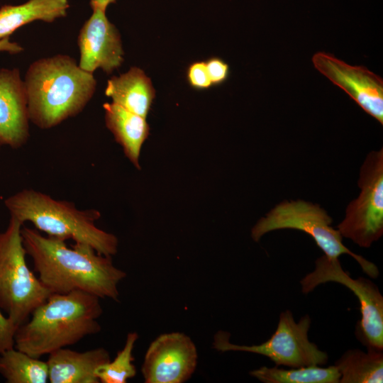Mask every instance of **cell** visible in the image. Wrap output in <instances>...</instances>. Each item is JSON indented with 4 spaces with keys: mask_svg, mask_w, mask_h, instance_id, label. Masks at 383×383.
<instances>
[{
    "mask_svg": "<svg viewBox=\"0 0 383 383\" xmlns=\"http://www.w3.org/2000/svg\"><path fill=\"white\" fill-rule=\"evenodd\" d=\"M23 245L33 260L38 279L52 294L79 290L101 298L118 301V285L124 271L111 257L99 254L92 247L77 243L68 248L65 240L43 236L37 230L21 227Z\"/></svg>",
    "mask_w": 383,
    "mask_h": 383,
    "instance_id": "obj_1",
    "label": "cell"
},
{
    "mask_svg": "<svg viewBox=\"0 0 383 383\" xmlns=\"http://www.w3.org/2000/svg\"><path fill=\"white\" fill-rule=\"evenodd\" d=\"M102 313L100 298L94 294L79 290L52 294L18 328L13 347L40 358L100 332Z\"/></svg>",
    "mask_w": 383,
    "mask_h": 383,
    "instance_id": "obj_2",
    "label": "cell"
},
{
    "mask_svg": "<svg viewBox=\"0 0 383 383\" xmlns=\"http://www.w3.org/2000/svg\"><path fill=\"white\" fill-rule=\"evenodd\" d=\"M29 119L42 129L78 114L95 91L96 81L75 60L56 55L33 62L25 76Z\"/></svg>",
    "mask_w": 383,
    "mask_h": 383,
    "instance_id": "obj_3",
    "label": "cell"
},
{
    "mask_svg": "<svg viewBox=\"0 0 383 383\" xmlns=\"http://www.w3.org/2000/svg\"><path fill=\"white\" fill-rule=\"evenodd\" d=\"M11 217L23 224L32 223L36 229L48 236L90 245L99 254L113 256L118 250V238L95 225L99 211L79 210L72 202L58 201L49 195L23 189L4 201Z\"/></svg>",
    "mask_w": 383,
    "mask_h": 383,
    "instance_id": "obj_4",
    "label": "cell"
},
{
    "mask_svg": "<svg viewBox=\"0 0 383 383\" xmlns=\"http://www.w3.org/2000/svg\"><path fill=\"white\" fill-rule=\"evenodd\" d=\"M23 224L11 217L0 233V309L7 314L5 343L13 348L14 335L52 293L28 268L23 245Z\"/></svg>",
    "mask_w": 383,
    "mask_h": 383,
    "instance_id": "obj_5",
    "label": "cell"
},
{
    "mask_svg": "<svg viewBox=\"0 0 383 383\" xmlns=\"http://www.w3.org/2000/svg\"><path fill=\"white\" fill-rule=\"evenodd\" d=\"M332 218L319 206L303 200L284 201L277 204L253 226L251 236L258 241L265 234L279 229H296L311 235L328 257L338 258L343 254L351 256L363 272L377 278V267L362 256L350 251L343 243V236L331 226Z\"/></svg>",
    "mask_w": 383,
    "mask_h": 383,
    "instance_id": "obj_6",
    "label": "cell"
},
{
    "mask_svg": "<svg viewBox=\"0 0 383 383\" xmlns=\"http://www.w3.org/2000/svg\"><path fill=\"white\" fill-rule=\"evenodd\" d=\"M311 320L308 314L295 321L291 311H282L275 332L270 339L260 345H240L230 342V333L218 331L213 337V348L224 353L243 351L268 357L276 366L300 367L323 365L328 354L311 342L308 337Z\"/></svg>",
    "mask_w": 383,
    "mask_h": 383,
    "instance_id": "obj_7",
    "label": "cell"
},
{
    "mask_svg": "<svg viewBox=\"0 0 383 383\" xmlns=\"http://www.w3.org/2000/svg\"><path fill=\"white\" fill-rule=\"evenodd\" d=\"M335 282L348 288L360 302L361 318L355 335L367 350L383 351V296L377 286L365 277L353 279L338 260L323 255L315 262V269L301 281V292L307 294L316 287Z\"/></svg>",
    "mask_w": 383,
    "mask_h": 383,
    "instance_id": "obj_8",
    "label": "cell"
},
{
    "mask_svg": "<svg viewBox=\"0 0 383 383\" xmlns=\"http://www.w3.org/2000/svg\"><path fill=\"white\" fill-rule=\"evenodd\" d=\"M361 192L345 211L337 228L343 237L362 248H370L383 234V150L372 151L362 165L358 180Z\"/></svg>",
    "mask_w": 383,
    "mask_h": 383,
    "instance_id": "obj_9",
    "label": "cell"
},
{
    "mask_svg": "<svg viewBox=\"0 0 383 383\" xmlns=\"http://www.w3.org/2000/svg\"><path fill=\"white\" fill-rule=\"evenodd\" d=\"M198 360L195 344L187 335H159L149 345L142 366L145 383H182L191 378Z\"/></svg>",
    "mask_w": 383,
    "mask_h": 383,
    "instance_id": "obj_10",
    "label": "cell"
},
{
    "mask_svg": "<svg viewBox=\"0 0 383 383\" xmlns=\"http://www.w3.org/2000/svg\"><path fill=\"white\" fill-rule=\"evenodd\" d=\"M315 68L344 90L366 113L383 123V80L362 66H353L323 52L312 57Z\"/></svg>",
    "mask_w": 383,
    "mask_h": 383,
    "instance_id": "obj_11",
    "label": "cell"
},
{
    "mask_svg": "<svg viewBox=\"0 0 383 383\" xmlns=\"http://www.w3.org/2000/svg\"><path fill=\"white\" fill-rule=\"evenodd\" d=\"M77 44L80 52L79 66L93 73L101 68L107 74L123 62V49L120 33L106 16V11L93 10L82 27Z\"/></svg>",
    "mask_w": 383,
    "mask_h": 383,
    "instance_id": "obj_12",
    "label": "cell"
},
{
    "mask_svg": "<svg viewBox=\"0 0 383 383\" xmlns=\"http://www.w3.org/2000/svg\"><path fill=\"white\" fill-rule=\"evenodd\" d=\"M24 82L17 69L0 70V147L18 148L29 137Z\"/></svg>",
    "mask_w": 383,
    "mask_h": 383,
    "instance_id": "obj_13",
    "label": "cell"
},
{
    "mask_svg": "<svg viewBox=\"0 0 383 383\" xmlns=\"http://www.w3.org/2000/svg\"><path fill=\"white\" fill-rule=\"evenodd\" d=\"M110 360L109 352L103 348L84 352L60 348L49 354L48 381L50 383H99L96 370Z\"/></svg>",
    "mask_w": 383,
    "mask_h": 383,
    "instance_id": "obj_14",
    "label": "cell"
},
{
    "mask_svg": "<svg viewBox=\"0 0 383 383\" xmlns=\"http://www.w3.org/2000/svg\"><path fill=\"white\" fill-rule=\"evenodd\" d=\"M105 94L112 99V103L146 118L155 91L143 70L132 67L126 73L108 80Z\"/></svg>",
    "mask_w": 383,
    "mask_h": 383,
    "instance_id": "obj_15",
    "label": "cell"
},
{
    "mask_svg": "<svg viewBox=\"0 0 383 383\" xmlns=\"http://www.w3.org/2000/svg\"><path fill=\"white\" fill-rule=\"evenodd\" d=\"M103 108L106 127L122 146L126 156L140 169L141 148L150 132L146 118L113 103H105Z\"/></svg>",
    "mask_w": 383,
    "mask_h": 383,
    "instance_id": "obj_16",
    "label": "cell"
},
{
    "mask_svg": "<svg viewBox=\"0 0 383 383\" xmlns=\"http://www.w3.org/2000/svg\"><path fill=\"white\" fill-rule=\"evenodd\" d=\"M69 7L68 0H28L18 6H4L0 9V40L32 21L50 23L65 17Z\"/></svg>",
    "mask_w": 383,
    "mask_h": 383,
    "instance_id": "obj_17",
    "label": "cell"
},
{
    "mask_svg": "<svg viewBox=\"0 0 383 383\" xmlns=\"http://www.w3.org/2000/svg\"><path fill=\"white\" fill-rule=\"evenodd\" d=\"M340 374L339 383H382L383 352L359 349L345 351L335 362Z\"/></svg>",
    "mask_w": 383,
    "mask_h": 383,
    "instance_id": "obj_18",
    "label": "cell"
},
{
    "mask_svg": "<svg viewBox=\"0 0 383 383\" xmlns=\"http://www.w3.org/2000/svg\"><path fill=\"white\" fill-rule=\"evenodd\" d=\"M250 375L264 383H339L340 374L333 365L328 367L318 365L292 367H261L250 372Z\"/></svg>",
    "mask_w": 383,
    "mask_h": 383,
    "instance_id": "obj_19",
    "label": "cell"
},
{
    "mask_svg": "<svg viewBox=\"0 0 383 383\" xmlns=\"http://www.w3.org/2000/svg\"><path fill=\"white\" fill-rule=\"evenodd\" d=\"M0 374L8 383H45L48 367L47 362L13 347L0 354Z\"/></svg>",
    "mask_w": 383,
    "mask_h": 383,
    "instance_id": "obj_20",
    "label": "cell"
},
{
    "mask_svg": "<svg viewBox=\"0 0 383 383\" xmlns=\"http://www.w3.org/2000/svg\"><path fill=\"white\" fill-rule=\"evenodd\" d=\"M138 335L135 332L127 335L124 347L112 361L98 367L96 374L101 383H126L135 376L136 368L133 361V350Z\"/></svg>",
    "mask_w": 383,
    "mask_h": 383,
    "instance_id": "obj_21",
    "label": "cell"
},
{
    "mask_svg": "<svg viewBox=\"0 0 383 383\" xmlns=\"http://www.w3.org/2000/svg\"><path fill=\"white\" fill-rule=\"evenodd\" d=\"M187 79L189 85L196 89H206L213 84L209 75L206 62L196 61L188 67Z\"/></svg>",
    "mask_w": 383,
    "mask_h": 383,
    "instance_id": "obj_22",
    "label": "cell"
},
{
    "mask_svg": "<svg viewBox=\"0 0 383 383\" xmlns=\"http://www.w3.org/2000/svg\"><path fill=\"white\" fill-rule=\"evenodd\" d=\"M205 62L213 85L220 84L227 79L229 67L222 59L213 57L208 59Z\"/></svg>",
    "mask_w": 383,
    "mask_h": 383,
    "instance_id": "obj_23",
    "label": "cell"
},
{
    "mask_svg": "<svg viewBox=\"0 0 383 383\" xmlns=\"http://www.w3.org/2000/svg\"><path fill=\"white\" fill-rule=\"evenodd\" d=\"M23 48L15 42H11L9 37L0 40V52H8L11 54H16L21 52Z\"/></svg>",
    "mask_w": 383,
    "mask_h": 383,
    "instance_id": "obj_24",
    "label": "cell"
},
{
    "mask_svg": "<svg viewBox=\"0 0 383 383\" xmlns=\"http://www.w3.org/2000/svg\"><path fill=\"white\" fill-rule=\"evenodd\" d=\"M6 328V318L2 315L0 309V354L6 349L5 343Z\"/></svg>",
    "mask_w": 383,
    "mask_h": 383,
    "instance_id": "obj_25",
    "label": "cell"
},
{
    "mask_svg": "<svg viewBox=\"0 0 383 383\" xmlns=\"http://www.w3.org/2000/svg\"><path fill=\"white\" fill-rule=\"evenodd\" d=\"M116 0H90V6L92 10L100 9L106 11L108 6Z\"/></svg>",
    "mask_w": 383,
    "mask_h": 383,
    "instance_id": "obj_26",
    "label": "cell"
}]
</instances>
